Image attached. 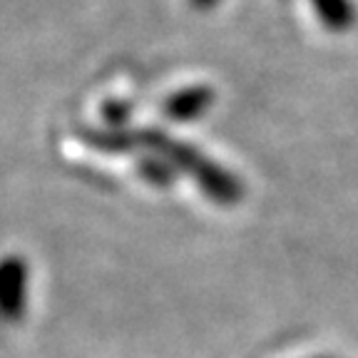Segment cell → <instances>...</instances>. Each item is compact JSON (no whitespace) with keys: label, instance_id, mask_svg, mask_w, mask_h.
Instances as JSON below:
<instances>
[{"label":"cell","instance_id":"obj_2","mask_svg":"<svg viewBox=\"0 0 358 358\" xmlns=\"http://www.w3.org/2000/svg\"><path fill=\"white\" fill-rule=\"evenodd\" d=\"M311 6L319 20L334 33H343L356 22V8L351 0H311Z\"/></svg>","mask_w":358,"mask_h":358},{"label":"cell","instance_id":"obj_4","mask_svg":"<svg viewBox=\"0 0 358 358\" xmlns=\"http://www.w3.org/2000/svg\"><path fill=\"white\" fill-rule=\"evenodd\" d=\"M321 358H331V356H321Z\"/></svg>","mask_w":358,"mask_h":358},{"label":"cell","instance_id":"obj_3","mask_svg":"<svg viewBox=\"0 0 358 358\" xmlns=\"http://www.w3.org/2000/svg\"><path fill=\"white\" fill-rule=\"evenodd\" d=\"M217 3L219 0H192V6L199 8V10H209V8H214Z\"/></svg>","mask_w":358,"mask_h":358},{"label":"cell","instance_id":"obj_1","mask_svg":"<svg viewBox=\"0 0 358 358\" xmlns=\"http://www.w3.org/2000/svg\"><path fill=\"white\" fill-rule=\"evenodd\" d=\"M214 105V92L207 85H199V87L182 90L177 95H172L164 105L167 115L177 122H189V120L201 117L209 107Z\"/></svg>","mask_w":358,"mask_h":358}]
</instances>
